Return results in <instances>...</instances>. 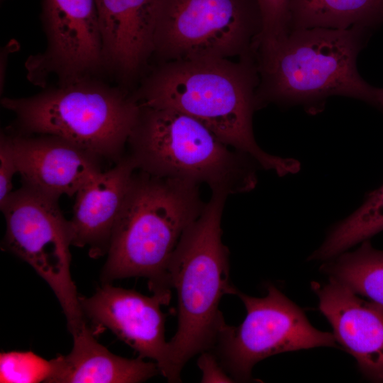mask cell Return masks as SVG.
Wrapping results in <instances>:
<instances>
[{
	"label": "cell",
	"mask_w": 383,
	"mask_h": 383,
	"mask_svg": "<svg viewBox=\"0 0 383 383\" xmlns=\"http://www.w3.org/2000/svg\"><path fill=\"white\" fill-rule=\"evenodd\" d=\"M260 76L255 55L162 62L134 94L140 105L169 108L189 115L228 146L253 158L278 176L300 170L294 158L270 155L256 143L252 129Z\"/></svg>",
	"instance_id": "obj_1"
},
{
	"label": "cell",
	"mask_w": 383,
	"mask_h": 383,
	"mask_svg": "<svg viewBox=\"0 0 383 383\" xmlns=\"http://www.w3.org/2000/svg\"><path fill=\"white\" fill-rule=\"evenodd\" d=\"M372 31L360 26L294 30L274 45L257 50L260 105H299L313 114L333 96L373 104L375 87L362 78L357 66Z\"/></svg>",
	"instance_id": "obj_2"
},
{
	"label": "cell",
	"mask_w": 383,
	"mask_h": 383,
	"mask_svg": "<svg viewBox=\"0 0 383 383\" xmlns=\"http://www.w3.org/2000/svg\"><path fill=\"white\" fill-rule=\"evenodd\" d=\"M138 171L113 231L101 280L143 277L152 293L168 292L172 255L206 204L199 185Z\"/></svg>",
	"instance_id": "obj_3"
},
{
	"label": "cell",
	"mask_w": 383,
	"mask_h": 383,
	"mask_svg": "<svg viewBox=\"0 0 383 383\" xmlns=\"http://www.w3.org/2000/svg\"><path fill=\"white\" fill-rule=\"evenodd\" d=\"M227 196L212 192L201 214L182 235L168 267L178 301L177 329L168 342L172 382H180L189 359L215 346L226 323L220 301L238 291L230 282L228 251L221 239Z\"/></svg>",
	"instance_id": "obj_4"
},
{
	"label": "cell",
	"mask_w": 383,
	"mask_h": 383,
	"mask_svg": "<svg viewBox=\"0 0 383 383\" xmlns=\"http://www.w3.org/2000/svg\"><path fill=\"white\" fill-rule=\"evenodd\" d=\"M127 145L137 170L155 177L205 184L227 196L250 192L257 182L253 158L172 109L140 105Z\"/></svg>",
	"instance_id": "obj_5"
},
{
	"label": "cell",
	"mask_w": 383,
	"mask_h": 383,
	"mask_svg": "<svg viewBox=\"0 0 383 383\" xmlns=\"http://www.w3.org/2000/svg\"><path fill=\"white\" fill-rule=\"evenodd\" d=\"M16 116L18 133L60 137L98 159L118 160L137 122L134 94L97 77L44 88L23 98L4 97Z\"/></svg>",
	"instance_id": "obj_6"
},
{
	"label": "cell",
	"mask_w": 383,
	"mask_h": 383,
	"mask_svg": "<svg viewBox=\"0 0 383 383\" xmlns=\"http://www.w3.org/2000/svg\"><path fill=\"white\" fill-rule=\"evenodd\" d=\"M262 28L255 0H157L152 55L161 63L255 55Z\"/></svg>",
	"instance_id": "obj_7"
},
{
	"label": "cell",
	"mask_w": 383,
	"mask_h": 383,
	"mask_svg": "<svg viewBox=\"0 0 383 383\" xmlns=\"http://www.w3.org/2000/svg\"><path fill=\"white\" fill-rule=\"evenodd\" d=\"M58 200L23 185L13 191L0 206L6 224L3 243L50 287L74 335L87 323L70 272V224Z\"/></svg>",
	"instance_id": "obj_8"
},
{
	"label": "cell",
	"mask_w": 383,
	"mask_h": 383,
	"mask_svg": "<svg viewBox=\"0 0 383 383\" xmlns=\"http://www.w3.org/2000/svg\"><path fill=\"white\" fill-rule=\"evenodd\" d=\"M264 297L238 289L246 316L238 326L225 323L215 345L221 364L236 381L250 380L253 367L276 354L316 347L336 348L333 333L314 328L304 312L274 286Z\"/></svg>",
	"instance_id": "obj_9"
},
{
	"label": "cell",
	"mask_w": 383,
	"mask_h": 383,
	"mask_svg": "<svg viewBox=\"0 0 383 383\" xmlns=\"http://www.w3.org/2000/svg\"><path fill=\"white\" fill-rule=\"evenodd\" d=\"M40 18L47 46L26 62L30 82L45 88L52 76L63 85L105 71L96 0H43Z\"/></svg>",
	"instance_id": "obj_10"
},
{
	"label": "cell",
	"mask_w": 383,
	"mask_h": 383,
	"mask_svg": "<svg viewBox=\"0 0 383 383\" xmlns=\"http://www.w3.org/2000/svg\"><path fill=\"white\" fill-rule=\"evenodd\" d=\"M171 293L145 296L134 290L104 284L89 297H80L85 317L97 328L111 331L134 349L141 358H150L160 373L172 381L168 342L165 340V314Z\"/></svg>",
	"instance_id": "obj_11"
},
{
	"label": "cell",
	"mask_w": 383,
	"mask_h": 383,
	"mask_svg": "<svg viewBox=\"0 0 383 383\" xmlns=\"http://www.w3.org/2000/svg\"><path fill=\"white\" fill-rule=\"evenodd\" d=\"M328 278L326 283L311 284L319 310L332 326L336 342L355 357L363 376L383 382V306L362 299Z\"/></svg>",
	"instance_id": "obj_12"
},
{
	"label": "cell",
	"mask_w": 383,
	"mask_h": 383,
	"mask_svg": "<svg viewBox=\"0 0 383 383\" xmlns=\"http://www.w3.org/2000/svg\"><path fill=\"white\" fill-rule=\"evenodd\" d=\"M7 133L22 185L47 196H75L102 172L99 159L60 137Z\"/></svg>",
	"instance_id": "obj_13"
},
{
	"label": "cell",
	"mask_w": 383,
	"mask_h": 383,
	"mask_svg": "<svg viewBox=\"0 0 383 383\" xmlns=\"http://www.w3.org/2000/svg\"><path fill=\"white\" fill-rule=\"evenodd\" d=\"M157 0H96L105 71L128 84L153 53Z\"/></svg>",
	"instance_id": "obj_14"
},
{
	"label": "cell",
	"mask_w": 383,
	"mask_h": 383,
	"mask_svg": "<svg viewBox=\"0 0 383 383\" xmlns=\"http://www.w3.org/2000/svg\"><path fill=\"white\" fill-rule=\"evenodd\" d=\"M137 168L128 155L84 184L75 194L70 221L72 245L87 247L93 258L108 253Z\"/></svg>",
	"instance_id": "obj_15"
},
{
	"label": "cell",
	"mask_w": 383,
	"mask_h": 383,
	"mask_svg": "<svg viewBox=\"0 0 383 383\" xmlns=\"http://www.w3.org/2000/svg\"><path fill=\"white\" fill-rule=\"evenodd\" d=\"M71 352L51 360L48 383H137L160 373L157 364L143 358L118 356L101 345L86 323L72 335Z\"/></svg>",
	"instance_id": "obj_16"
},
{
	"label": "cell",
	"mask_w": 383,
	"mask_h": 383,
	"mask_svg": "<svg viewBox=\"0 0 383 383\" xmlns=\"http://www.w3.org/2000/svg\"><path fill=\"white\" fill-rule=\"evenodd\" d=\"M382 23L383 0H292L289 6V33L355 26L373 30Z\"/></svg>",
	"instance_id": "obj_17"
},
{
	"label": "cell",
	"mask_w": 383,
	"mask_h": 383,
	"mask_svg": "<svg viewBox=\"0 0 383 383\" xmlns=\"http://www.w3.org/2000/svg\"><path fill=\"white\" fill-rule=\"evenodd\" d=\"M321 271L358 295L383 306V250L369 240L353 252L323 261Z\"/></svg>",
	"instance_id": "obj_18"
},
{
	"label": "cell",
	"mask_w": 383,
	"mask_h": 383,
	"mask_svg": "<svg viewBox=\"0 0 383 383\" xmlns=\"http://www.w3.org/2000/svg\"><path fill=\"white\" fill-rule=\"evenodd\" d=\"M383 231V185L367 194L363 204L331 228L309 260L326 261Z\"/></svg>",
	"instance_id": "obj_19"
},
{
	"label": "cell",
	"mask_w": 383,
	"mask_h": 383,
	"mask_svg": "<svg viewBox=\"0 0 383 383\" xmlns=\"http://www.w3.org/2000/svg\"><path fill=\"white\" fill-rule=\"evenodd\" d=\"M52 370V361L32 351L2 352L0 382L6 383L46 382Z\"/></svg>",
	"instance_id": "obj_20"
},
{
	"label": "cell",
	"mask_w": 383,
	"mask_h": 383,
	"mask_svg": "<svg viewBox=\"0 0 383 383\" xmlns=\"http://www.w3.org/2000/svg\"><path fill=\"white\" fill-rule=\"evenodd\" d=\"M259 7L262 28L257 48L272 46L289 33V6L292 0H255Z\"/></svg>",
	"instance_id": "obj_21"
},
{
	"label": "cell",
	"mask_w": 383,
	"mask_h": 383,
	"mask_svg": "<svg viewBox=\"0 0 383 383\" xmlns=\"http://www.w3.org/2000/svg\"><path fill=\"white\" fill-rule=\"evenodd\" d=\"M18 173L13 150L7 133L3 132L0 138V206L13 191L12 180Z\"/></svg>",
	"instance_id": "obj_22"
},
{
	"label": "cell",
	"mask_w": 383,
	"mask_h": 383,
	"mask_svg": "<svg viewBox=\"0 0 383 383\" xmlns=\"http://www.w3.org/2000/svg\"><path fill=\"white\" fill-rule=\"evenodd\" d=\"M198 366L202 372V382H233L234 380L225 373V370L218 363L215 356L208 351L201 353Z\"/></svg>",
	"instance_id": "obj_23"
},
{
	"label": "cell",
	"mask_w": 383,
	"mask_h": 383,
	"mask_svg": "<svg viewBox=\"0 0 383 383\" xmlns=\"http://www.w3.org/2000/svg\"><path fill=\"white\" fill-rule=\"evenodd\" d=\"M373 105L383 109V88H375Z\"/></svg>",
	"instance_id": "obj_24"
}]
</instances>
